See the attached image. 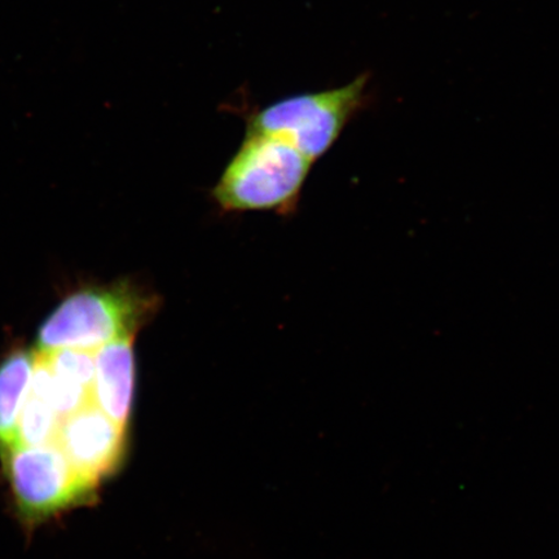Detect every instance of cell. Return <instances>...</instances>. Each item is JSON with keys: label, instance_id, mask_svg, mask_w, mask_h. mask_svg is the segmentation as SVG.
<instances>
[{"label": "cell", "instance_id": "cell-4", "mask_svg": "<svg viewBox=\"0 0 559 559\" xmlns=\"http://www.w3.org/2000/svg\"><path fill=\"white\" fill-rule=\"evenodd\" d=\"M7 475L21 514L39 521L93 493L56 443L13 445L2 451Z\"/></svg>", "mask_w": 559, "mask_h": 559}, {"label": "cell", "instance_id": "cell-8", "mask_svg": "<svg viewBox=\"0 0 559 559\" xmlns=\"http://www.w3.org/2000/svg\"><path fill=\"white\" fill-rule=\"evenodd\" d=\"M61 418L50 402L29 391L19 418V445L37 447L55 443Z\"/></svg>", "mask_w": 559, "mask_h": 559}, {"label": "cell", "instance_id": "cell-2", "mask_svg": "<svg viewBox=\"0 0 559 559\" xmlns=\"http://www.w3.org/2000/svg\"><path fill=\"white\" fill-rule=\"evenodd\" d=\"M155 292L118 282L72 293L56 307L37 333L38 352L61 348L96 352L116 340L135 335L158 310Z\"/></svg>", "mask_w": 559, "mask_h": 559}, {"label": "cell", "instance_id": "cell-3", "mask_svg": "<svg viewBox=\"0 0 559 559\" xmlns=\"http://www.w3.org/2000/svg\"><path fill=\"white\" fill-rule=\"evenodd\" d=\"M369 79L362 73L344 86L290 95L257 108L247 116V131L282 139L314 164L366 107Z\"/></svg>", "mask_w": 559, "mask_h": 559}, {"label": "cell", "instance_id": "cell-6", "mask_svg": "<svg viewBox=\"0 0 559 559\" xmlns=\"http://www.w3.org/2000/svg\"><path fill=\"white\" fill-rule=\"evenodd\" d=\"M135 335H128L97 348L91 402L126 429L135 384Z\"/></svg>", "mask_w": 559, "mask_h": 559}, {"label": "cell", "instance_id": "cell-5", "mask_svg": "<svg viewBox=\"0 0 559 559\" xmlns=\"http://www.w3.org/2000/svg\"><path fill=\"white\" fill-rule=\"evenodd\" d=\"M124 438L126 429L90 403L61 418L55 443L80 477L96 488L120 465Z\"/></svg>", "mask_w": 559, "mask_h": 559}, {"label": "cell", "instance_id": "cell-1", "mask_svg": "<svg viewBox=\"0 0 559 559\" xmlns=\"http://www.w3.org/2000/svg\"><path fill=\"white\" fill-rule=\"evenodd\" d=\"M312 160L284 140L248 132L212 191L226 213H276L297 209Z\"/></svg>", "mask_w": 559, "mask_h": 559}, {"label": "cell", "instance_id": "cell-7", "mask_svg": "<svg viewBox=\"0 0 559 559\" xmlns=\"http://www.w3.org/2000/svg\"><path fill=\"white\" fill-rule=\"evenodd\" d=\"M34 354L19 349L0 365V452L17 443L21 411L29 395Z\"/></svg>", "mask_w": 559, "mask_h": 559}]
</instances>
